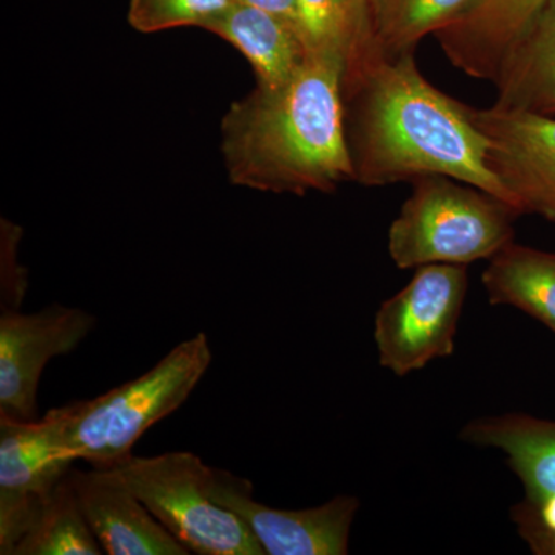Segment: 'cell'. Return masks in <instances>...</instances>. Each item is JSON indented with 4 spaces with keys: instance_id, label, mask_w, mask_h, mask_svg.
<instances>
[{
    "instance_id": "9a60e30c",
    "label": "cell",
    "mask_w": 555,
    "mask_h": 555,
    "mask_svg": "<svg viewBox=\"0 0 555 555\" xmlns=\"http://www.w3.org/2000/svg\"><path fill=\"white\" fill-rule=\"evenodd\" d=\"M494 86L492 107L555 116V0H547L521 33Z\"/></svg>"
},
{
    "instance_id": "ffe728a7",
    "label": "cell",
    "mask_w": 555,
    "mask_h": 555,
    "mask_svg": "<svg viewBox=\"0 0 555 555\" xmlns=\"http://www.w3.org/2000/svg\"><path fill=\"white\" fill-rule=\"evenodd\" d=\"M233 3V0H130L129 22L134 30L141 33L190 25L207 28Z\"/></svg>"
},
{
    "instance_id": "3957f363",
    "label": "cell",
    "mask_w": 555,
    "mask_h": 555,
    "mask_svg": "<svg viewBox=\"0 0 555 555\" xmlns=\"http://www.w3.org/2000/svg\"><path fill=\"white\" fill-rule=\"evenodd\" d=\"M204 332L179 343L141 377L93 400L57 408L65 444L76 460L109 467L131 454L150 427L178 411L210 367Z\"/></svg>"
},
{
    "instance_id": "7c38bea8",
    "label": "cell",
    "mask_w": 555,
    "mask_h": 555,
    "mask_svg": "<svg viewBox=\"0 0 555 555\" xmlns=\"http://www.w3.org/2000/svg\"><path fill=\"white\" fill-rule=\"evenodd\" d=\"M72 481L91 532L108 555H188L133 492L108 469L73 467Z\"/></svg>"
},
{
    "instance_id": "30bf717a",
    "label": "cell",
    "mask_w": 555,
    "mask_h": 555,
    "mask_svg": "<svg viewBox=\"0 0 555 555\" xmlns=\"http://www.w3.org/2000/svg\"><path fill=\"white\" fill-rule=\"evenodd\" d=\"M96 327V317L54 305L35 313L3 310L0 317V415L38 418V389L53 358L68 356Z\"/></svg>"
},
{
    "instance_id": "ac0fdd59",
    "label": "cell",
    "mask_w": 555,
    "mask_h": 555,
    "mask_svg": "<svg viewBox=\"0 0 555 555\" xmlns=\"http://www.w3.org/2000/svg\"><path fill=\"white\" fill-rule=\"evenodd\" d=\"M104 554L91 532L72 481V470L62 478L33 518L30 528L11 555Z\"/></svg>"
},
{
    "instance_id": "6da1fadb",
    "label": "cell",
    "mask_w": 555,
    "mask_h": 555,
    "mask_svg": "<svg viewBox=\"0 0 555 555\" xmlns=\"http://www.w3.org/2000/svg\"><path fill=\"white\" fill-rule=\"evenodd\" d=\"M343 96L358 184L385 188L448 177L514 207L489 166L488 139L474 124L470 107L433 86L420 72L415 53L378 57L343 86Z\"/></svg>"
},
{
    "instance_id": "5b68a950",
    "label": "cell",
    "mask_w": 555,
    "mask_h": 555,
    "mask_svg": "<svg viewBox=\"0 0 555 555\" xmlns=\"http://www.w3.org/2000/svg\"><path fill=\"white\" fill-rule=\"evenodd\" d=\"M101 469L119 478L190 554L264 555L247 525L208 495V466L198 455L130 454Z\"/></svg>"
},
{
    "instance_id": "52a82bcc",
    "label": "cell",
    "mask_w": 555,
    "mask_h": 555,
    "mask_svg": "<svg viewBox=\"0 0 555 555\" xmlns=\"http://www.w3.org/2000/svg\"><path fill=\"white\" fill-rule=\"evenodd\" d=\"M75 462L57 409L35 422L0 415V554L13 553Z\"/></svg>"
},
{
    "instance_id": "4fadbf2b",
    "label": "cell",
    "mask_w": 555,
    "mask_h": 555,
    "mask_svg": "<svg viewBox=\"0 0 555 555\" xmlns=\"http://www.w3.org/2000/svg\"><path fill=\"white\" fill-rule=\"evenodd\" d=\"M547 0H470L436 38L449 62L474 79L494 82L507 53Z\"/></svg>"
},
{
    "instance_id": "d6986e66",
    "label": "cell",
    "mask_w": 555,
    "mask_h": 555,
    "mask_svg": "<svg viewBox=\"0 0 555 555\" xmlns=\"http://www.w3.org/2000/svg\"><path fill=\"white\" fill-rule=\"evenodd\" d=\"M470 0H369L383 56L415 53L426 36L452 24Z\"/></svg>"
},
{
    "instance_id": "8fae6325",
    "label": "cell",
    "mask_w": 555,
    "mask_h": 555,
    "mask_svg": "<svg viewBox=\"0 0 555 555\" xmlns=\"http://www.w3.org/2000/svg\"><path fill=\"white\" fill-rule=\"evenodd\" d=\"M489 144V166L520 215L555 222V116L473 108Z\"/></svg>"
},
{
    "instance_id": "44dd1931",
    "label": "cell",
    "mask_w": 555,
    "mask_h": 555,
    "mask_svg": "<svg viewBox=\"0 0 555 555\" xmlns=\"http://www.w3.org/2000/svg\"><path fill=\"white\" fill-rule=\"evenodd\" d=\"M236 3L255 7V9L268 11L273 16L286 21L292 27L301 33V14H299L298 0H233Z\"/></svg>"
},
{
    "instance_id": "5bb4252c",
    "label": "cell",
    "mask_w": 555,
    "mask_h": 555,
    "mask_svg": "<svg viewBox=\"0 0 555 555\" xmlns=\"http://www.w3.org/2000/svg\"><path fill=\"white\" fill-rule=\"evenodd\" d=\"M206 30L221 36L250 62L258 86L275 89L294 78L310 50L301 33L268 11L233 3Z\"/></svg>"
},
{
    "instance_id": "277c9868",
    "label": "cell",
    "mask_w": 555,
    "mask_h": 555,
    "mask_svg": "<svg viewBox=\"0 0 555 555\" xmlns=\"http://www.w3.org/2000/svg\"><path fill=\"white\" fill-rule=\"evenodd\" d=\"M412 185L387 233L398 269L469 266L513 243L520 214L505 201L448 177H423Z\"/></svg>"
},
{
    "instance_id": "2e32d148",
    "label": "cell",
    "mask_w": 555,
    "mask_h": 555,
    "mask_svg": "<svg viewBox=\"0 0 555 555\" xmlns=\"http://www.w3.org/2000/svg\"><path fill=\"white\" fill-rule=\"evenodd\" d=\"M302 38L310 53L337 57L345 65L343 86L383 56L369 0H298Z\"/></svg>"
},
{
    "instance_id": "8992f818",
    "label": "cell",
    "mask_w": 555,
    "mask_h": 555,
    "mask_svg": "<svg viewBox=\"0 0 555 555\" xmlns=\"http://www.w3.org/2000/svg\"><path fill=\"white\" fill-rule=\"evenodd\" d=\"M467 294L466 266L416 269L406 286L386 299L375 315L379 364L406 377L455 350V334Z\"/></svg>"
},
{
    "instance_id": "ba28073f",
    "label": "cell",
    "mask_w": 555,
    "mask_h": 555,
    "mask_svg": "<svg viewBox=\"0 0 555 555\" xmlns=\"http://www.w3.org/2000/svg\"><path fill=\"white\" fill-rule=\"evenodd\" d=\"M460 437L506 455L525 489L524 502L513 511L518 532L535 554L555 555V420L481 416L467 423Z\"/></svg>"
},
{
    "instance_id": "9c48e42d",
    "label": "cell",
    "mask_w": 555,
    "mask_h": 555,
    "mask_svg": "<svg viewBox=\"0 0 555 555\" xmlns=\"http://www.w3.org/2000/svg\"><path fill=\"white\" fill-rule=\"evenodd\" d=\"M207 492L238 516L268 555H345L360 507L352 495H338L309 509H276L255 500L248 478L208 466Z\"/></svg>"
},
{
    "instance_id": "e0dca14e",
    "label": "cell",
    "mask_w": 555,
    "mask_h": 555,
    "mask_svg": "<svg viewBox=\"0 0 555 555\" xmlns=\"http://www.w3.org/2000/svg\"><path fill=\"white\" fill-rule=\"evenodd\" d=\"M481 283L489 302L513 306L555 334V254L507 244L489 259Z\"/></svg>"
},
{
    "instance_id": "7a4b0ae2",
    "label": "cell",
    "mask_w": 555,
    "mask_h": 555,
    "mask_svg": "<svg viewBox=\"0 0 555 555\" xmlns=\"http://www.w3.org/2000/svg\"><path fill=\"white\" fill-rule=\"evenodd\" d=\"M343 75L337 57L310 53L283 86H258L232 104L222 120L230 181L298 196L353 181Z\"/></svg>"
}]
</instances>
